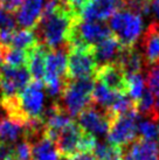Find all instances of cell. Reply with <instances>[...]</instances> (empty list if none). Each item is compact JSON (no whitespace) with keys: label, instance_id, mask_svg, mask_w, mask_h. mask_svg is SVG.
Returning a JSON list of instances; mask_svg holds the SVG:
<instances>
[{"label":"cell","instance_id":"obj_1","mask_svg":"<svg viewBox=\"0 0 159 160\" xmlns=\"http://www.w3.org/2000/svg\"><path fill=\"white\" fill-rule=\"evenodd\" d=\"M79 18L80 17L68 8L66 4H61L52 14L41 17L35 28L39 43L47 46L49 49L68 47L73 27Z\"/></svg>","mask_w":159,"mask_h":160},{"label":"cell","instance_id":"obj_2","mask_svg":"<svg viewBox=\"0 0 159 160\" xmlns=\"http://www.w3.org/2000/svg\"><path fill=\"white\" fill-rule=\"evenodd\" d=\"M95 78H79L67 80L61 96L59 97V105L70 117L79 116L84 109L93 103V90Z\"/></svg>","mask_w":159,"mask_h":160},{"label":"cell","instance_id":"obj_3","mask_svg":"<svg viewBox=\"0 0 159 160\" xmlns=\"http://www.w3.org/2000/svg\"><path fill=\"white\" fill-rule=\"evenodd\" d=\"M108 26L112 35H115L125 48H132L138 45L144 33V18L123 8L109 19Z\"/></svg>","mask_w":159,"mask_h":160},{"label":"cell","instance_id":"obj_4","mask_svg":"<svg viewBox=\"0 0 159 160\" xmlns=\"http://www.w3.org/2000/svg\"><path fill=\"white\" fill-rule=\"evenodd\" d=\"M139 118L141 116L138 115L136 109L126 113L114 116L110 120L106 142L121 148L130 145L138 137L137 123Z\"/></svg>","mask_w":159,"mask_h":160},{"label":"cell","instance_id":"obj_5","mask_svg":"<svg viewBox=\"0 0 159 160\" xmlns=\"http://www.w3.org/2000/svg\"><path fill=\"white\" fill-rule=\"evenodd\" d=\"M68 69L67 77L69 80L95 78L98 66L94 56V47L76 46L68 48Z\"/></svg>","mask_w":159,"mask_h":160},{"label":"cell","instance_id":"obj_6","mask_svg":"<svg viewBox=\"0 0 159 160\" xmlns=\"http://www.w3.org/2000/svg\"><path fill=\"white\" fill-rule=\"evenodd\" d=\"M112 35L108 23L103 21H88L77 19L73 27L68 48L73 46H90L95 47L103 40Z\"/></svg>","mask_w":159,"mask_h":160},{"label":"cell","instance_id":"obj_7","mask_svg":"<svg viewBox=\"0 0 159 160\" xmlns=\"http://www.w3.org/2000/svg\"><path fill=\"white\" fill-rule=\"evenodd\" d=\"M32 82L27 67L13 68L5 63L0 64V99L17 97Z\"/></svg>","mask_w":159,"mask_h":160},{"label":"cell","instance_id":"obj_8","mask_svg":"<svg viewBox=\"0 0 159 160\" xmlns=\"http://www.w3.org/2000/svg\"><path fill=\"white\" fill-rule=\"evenodd\" d=\"M79 125L95 137H106L110 128V117L106 110L91 104L79 116Z\"/></svg>","mask_w":159,"mask_h":160},{"label":"cell","instance_id":"obj_9","mask_svg":"<svg viewBox=\"0 0 159 160\" xmlns=\"http://www.w3.org/2000/svg\"><path fill=\"white\" fill-rule=\"evenodd\" d=\"M125 0H89L80 13V19L88 21H104L124 8Z\"/></svg>","mask_w":159,"mask_h":160},{"label":"cell","instance_id":"obj_10","mask_svg":"<svg viewBox=\"0 0 159 160\" xmlns=\"http://www.w3.org/2000/svg\"><path fill=\"white\" fill-rule=\"evenodd\" d=\"M84 133V130L74 120H71L62 130L56 139V147L60 156L63 158H73L80 153V142Z\"/></svg>","mask_w":159,"mask_h":160},{"label":"cell","instance_id":"obj_11","mask_svg":"<svg viewBox=\"0 0 159 160\" xmlns=\"http://www.w3.org/2000/svg\"><path fill=\"white\" fill-rule=\"evenodd\" d=\"M138 45L144 56L146 67L159 64V22L152 21L149 23Z\"/></svg>","mask_w":159,"mask_h":160},{"label":"cell","instance_id":"obj_12","mask_svg":"<svg viewBox=\"0 0 159 160\" xmlns=\"http://www.w3.org/2000/svg\"><path fill=\"white\" fill-rule=\"evenodd\" d=\"M95 80L102 82L114 92L126 93V88H128L126 75L117 63H110L98 67L95 75Z\"/></svg>","mask_w":159,"mask_h":160},{"label":"cell","instance_id":"obj_13","mask_svg":"<svg viewBox=\"0 0 159 160\" xmlns=\"http://www.w3.org/2000/svg\"><path fill=\"white\" fill-rule=\"evenodd\" d=\"M123 160H159V142L137 137L126 146Z\"/></svg>","mask_w":159,"mask_h":160},{"label":"cell","instance_id":"obj_14","mask_svg":"<svg viewBox=\"0 0 159 160\" xmlns=\"http://www.w3.org/2000/svg\"><path fill=\"white\" fill-rule=\"evenodd\" d=\"M124 47L115 35L109 36L94 47V56L98 67L118 62Z\"/></svg>","mask_w":159,"mask_h":160},{"label":"cell","instance_id":"obj_15","mask_svg":"<svg viewBox=\"0 0 159 160\" xmlns=\"http://www.w3.org/2000/svg\"><path fill=\"white\" fill-rule=\"evenodd\" d=\"M44 0H25L15 17V21L21 29H34L41 20Z\"/></svg>","mask_w":159,"mask_h":160},{"label":"cell","instance_id":"obj_16","mask_svg":"<svg viewBox=\"0 0 159 160\" xmlns=\"http://www.w3.org/2000/svg\"><path fill=\"white\" fill-rule=\"evenodd\" d=\"M117 64L121 66L125 75L141 74L146 69L145 60L138 45L132 48H124Z\"/></svg>","mask_w":159,"mask_h":160},{"label":"cell","instance_id":"obj_17","mask_svg":"<svg viewBox=\"0 0 159 160\" xmlns=\"http://www.w3.org/2000/svg\"><path fill=\"white\" fill-rule=\"evenodd\" d=\"M49 50L50 49L42 43H38L28 50L29 60H28L27 68L34 81H44V71H46V60H47Z\"/></svg>","mask_w":159,"mask_h":160},{"label":"cell","instance_id":"obj_18","mask_svg":"<svg viewBox=\"0 0 159 160\" xmlns=\"http://www.w3.org/2000/svg\"><path fill=\"white\" fill-rule=\"evenodd\" d=\"M32 160H60L56 144L44 133L31 140Z\"/></svg>","mask_w":159,"mask_h":160},{"label":"cell","instance_id":"obj_19","mask_svg":"<svg viewBox=\"0 0 159 160\" xmlns=\"http://www.w3.org/2000/svg\"><path fill=\"white\" fill-rule=\"evenodd\" d=\"M26 126L8 116L0 117V142L13 145L20 138H25Z\"/></svg>","mask_w":159,"mask_h":160},{"label":"cell","instance_id":"obj_20","mask_svg":"<svg viewBox=\"0 0 159 160\" xmlns=\"http://www.w3.org/2000/svg\"><path fill=\"white\" fill-rule=\"evenodd\" d=\"M117 92H114L102 82L95 80V85L93 90V104L101 108L103 110H108L112 105Z\"/></svg>","mask_w":159,"mask_h":160},{"label":"cell","instance_id":"obj_21","mask_svg":"<svg viewBox=\"0 0 159 160\" xmlns=\"http://www.w3.org/2000/svg\"><path fill=\"white\" fill-rule=\"evenodd\" d=\"M29 54L28 50L12 48L8 46H4L3 50V63L13 68H23L28 66Z\"/></svg>","mask_w":159,"mask_h":160},{"label":"cell","instance_id":"obj_22","mask_svg":"<svg viewBox=\"0 0 159 160\" xmlns=\"http://www.w3.org/2000/svg\"><path fill=\"white\" fill-rule=\"evenodd\" d=\"M38 43H39V40L34 29H20V31L14 32L9 47L29 50Z\"/></svg>","mask_w":159,"mask_h":160},{"label":"cell","instance_id":"obj_23","mask_svg":"<svg viewBox=\"0 0 159 160\" xmlns=\"http://www.w3.org/2000/svg\"><path fill=\"white\" fill-rule=\"evenodd\" d=\"M93 154L96 160H123L124 151L118 146H114L109 142L101 144L97 142L94 148Z\"/></svg>","mask_w":159,"mask_h":160},{"label":"cell","instance_id":"obj_24","mask_svg":"<svg viewBox=\"0 0 159 160\" xmlns=\"http://www.w3.org/2000/svg\"><path fill=\"white\" fill-rule=\"evenodd\" d=\"M126 82H128V88H126V93L133 102L139 99L143 92L146 89L145 76L141 74H132V75H126Z\"/></svg>","mask_w":159,"mask_h":160},{"label":"cell","instance_id":"obj_25","mask_svg":"<svg viewBox=\"0 0 159 160\" xmlns=\"http://www.w3.org/2000/svg\"><path fill=\"white\" fill-rule=\"evenodd\" d=\"M137 134L139 138L146 140L159 142V123L147 118H139L137 123Z\"/></svg>","mask_w":159,"mask_h":160},{"label":"cell","instance_id":"obj_26","mask_svg":"<svg viewBox=\"0 0 159 160\" xmlns=\"http://www.w3.org/2000/svg\"><path fill=\"white\" fill-rule=\"evenodd\" d=\"M146 87L155 93L159 101V64H152L145 69Z\"/></svg>","mask_w":159,"mask_h":160},{"label":"cell","instance_id":"obj_27","mask_svg":"<svg viewBox=\"0 0 159 160\" xmlns=\"http://www.w3.org/2000/svg\"><path fill=\"white\" fill-rule=\"evenodd\" d=\"M124 8L139 14L144 19L151 18L150 0H125Z\"/></svg>","mask_w":159,"mask_h":160},{"label":"cell","instance_id":"obj_28","mask_svg":"<svg viewBox=\"0 0 159 160\" xmlns=\"http://www.w3.org/2000/svg\"><path fill=\"white\" fill-rule=\"evenodd\" d=\"M14 160H32V145L27 139H22L13 146Z\"/></svg>","mask_w":159,"mask_h":160},{"label":"cell","instance_id":"obj_29","mask_svg":"<svg viewBox=\"0 0 159 160\" xmlns=\"http://www.w3.org/2000/svg\"><path fill=\"white\" fill-rule=\"evenodd\" d=\"M15 27H17V21L12 17V14L7 13L0 8V33L15 32Z\"/></svg>","mask_w":159,"mask_h":160},{"label":"cell","instance_id":"obj_30","mask_svg":"<svg viewBox=\"0 0 159 160\" xmlns=\"http://www.w3.org/2000/svg\"><path fill=\"white\" fill-rule=\"evenodd\" d=\"M25 0H0V8L7 13H15L18 12Z\"/></svg>","mask_w":159,"mask_h":160},{"label":"cell","instance_id":"obj_31","mask_svg":"<svg viewBox=\"0 0 159 160\" xmlns=\"http://www.w3.org/2000/svg\"><path fill=\"white\" fill-rule=\"evenodd\" d=\"M88 1L89 0H67L66 5L75 15L80 17V13L82 12L84 6L88 4Z\"/></svg>","mask_w":159,"mask_h":160},{"label":"cell","instance_id":"obj_32","mask_svg":"<svg viewBox=\"0 0 159 160\" xmlns=\"http://www.w3.org/2000/svg\"><path fill=\"white\" fill-rule=\"evenodd\" d=\"M0 160H14L13 145L0 142Z\"/></svg>","mask_w":159,"mask_h":160},{"label":"cell","instance_id":"obj_33","mask_svg":"<svg viewBox=\"0 0 159 160\" xmlns=\"http://www.w3.org/2000/svg\"><path fill=\"white\" fill-rule=\"evenodd\" d=\"M151 18L155 19V21L159 22V0H150Z\"/></svg>","mask_w":159,"mask_h":160},{"label":"cell","instance_id":"obj_34","mask_svg":"<svg viewBox=\"0 0 159 160\" xmlns=\"http://www.w3.org/2000/svg\"><path fill=\"white\" fill-rule=\"evenodd\" d=\"M69 160H96L93 153H79L73 158H68Z\"/></svg>","mask_w":159,"mask_h":160},{"label":"cell","instance_id":"obj_35","mask_svg":"<svg viewBox=\"0 0 159 160\" xmlns=\"http://www.w3.org/2000/svg\"><path fill=\"white\" fill-rule=\"evenodd\" d=\"M60 160H69V159H68V158H63V157H62V158Z\"/></svg>","mask_w":159,"mask_h":160},{"label":"cell","instance_id":"obj_36","mask_svg":"<svg viewBox=\"0 0 159 160\" xmlns=\"http://www.w3.org/2000/svg\"><path fill=\"white\" fill-rule=\"evenodd\" d=\"M0 46H1V42H0Z\"/></svg>","mask_w":159,"mask_h":160}]
</instances>
